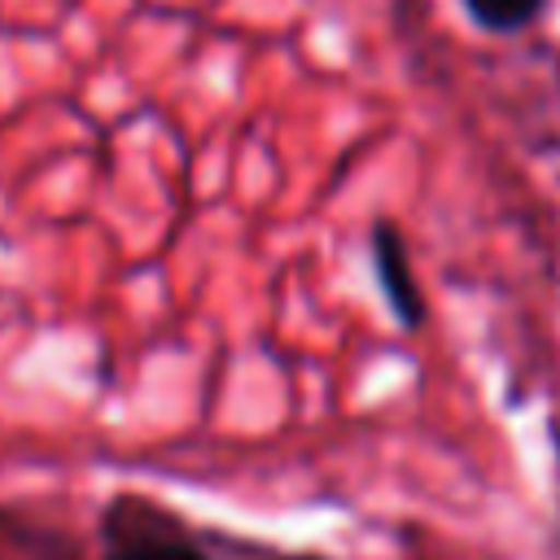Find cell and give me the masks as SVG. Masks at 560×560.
Listing matches in <instances>:
<instances>
[{
    "label": "cell",
    "mask_w": 560,
    "mask_h": 560,
    "mask_svg": "<svg viewBox=\"0 0 560 560\" xmlns=\"http://www.w3.org/2000/svg\"><path fill=\"white\" fill-rule=\"evenodd\" d=\"M372 262H376V276H381V289H385L394 315L402 324H420L424 302H420V289H416V276H411V262H407V245L385 223L372 236Z\"/></svg>",
    "instance_id": "cell-1"
},
{
    "label": "cell",
    "mask_w": 560,
    "mask_h": 560,
    "mask_svg": "<svg viewBox=\"0 0 560 560\" xmlns=\"http://www.w3.org/2000/svg\"><path fill=\"white\" fill-rule=\"evenodd\" d=\"M464 4L490 31H516V26L534 22V13L542 9V0H464Z\"/></svg>",
    "instance_id": "cell-2"
},
{
    "label": "cell",
    "mask_w": 560,
    "mask_h": 560,
    "mask_svg": "<svg viewBox=\"0 0 560 560\" xmlns=\"http://www.w3.org/2000/svg\"><path fill=\"white\" fill-rule=\"evenodd\" d=\"M114 560H201V556L179 547V542H136V547L118 551Z\"/></svg>",
    "instance_id": "cell-3"
}]
</instances>
